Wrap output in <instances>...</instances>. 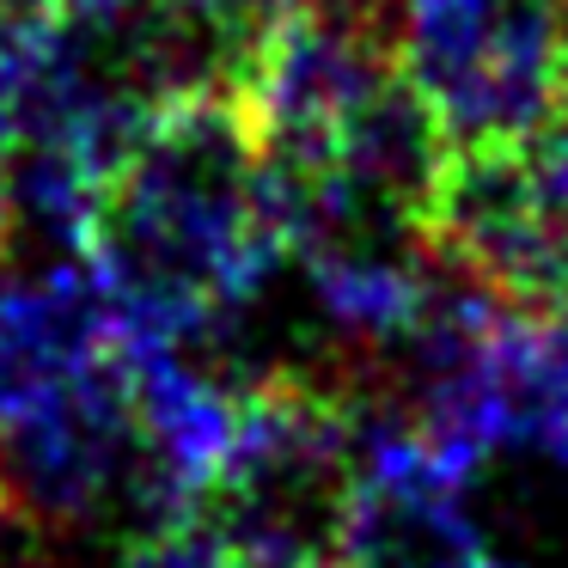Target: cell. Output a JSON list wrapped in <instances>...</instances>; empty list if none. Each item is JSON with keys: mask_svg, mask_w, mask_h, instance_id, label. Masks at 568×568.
Masks as SVG:
<instances>
[{"mask_svg": "<svg viewBox=\"0 0 568 568\" xmlns=\"http://www.w3.org/2000/svg\"><path fill=\"white\" fill-rule=\"evenodd\" d=\"M13 226H19V148L7 116H0V251L13 245Z\"/></svg>", "mask_w": 568, "mask_h": 568, "instance_id": "cell-8", "label": "cell"}, {"mask_svg": "<svg viewBox=\"0 0 568 568\" xmlns=\"http://www.w3.org/2000/svg\"><path fill=\"white\" fill-rule=\"evenodd\" d=\"M135 343H202L226 331L287 263L275 184L233 92L165 99L104 178L80 233Z\"/></svg>", "mask_w": 568, "mask_h": 568, "instance_id": "cell-1", "label": "cell"}, {"mask_svg": "<svg viewBox=\"0 0 568 568\" xmlns=\"http://www.w3.org/2000/svg\"><path fill=\"white\" fill-rule=\"evenodd\" d=\"M355 458V385L270 367L245 385L239 440L196 507L245 568H336Z\"/></svg>", "mask_w": 568, "mask_h": 568, "instance_id": "cell-2", "label": "cell"}, {"mask_svg": "<svg viewBox=\"0 0 568 568\" xmlns=\"http://www.w3.org/2000/svg\"><path fill=\"white\" fill-rule=\"evenodd\" d=\"M385 50L453 153L526 148L562 111L568 0H392Z\"/></svg>", "mask_w": 568, "mask_h": 568, "instance_id": "cell-3", "label": "cell"}, {"mask_svg": "<svg viewBox=\"0 0 568 568\" xmlns=\"http://www.w3.org/2000/svg\"><path fill=\"white\" fill-rule=\"evenodd\" d=\"M38 7H55V13H68V19H104V13H116L123 0H38Z\"/></svg>", "mask_w": 568, "mask_h": 568, "instance_id": "cell-9", "label": "cell"}, {"mask_svg": "<svg viewBox=\"0 0 568 568\" xmlns=\"http://www.w3.org/2000/svg\"><path fill=\"white\" fill-rule=\"evenodd\" d=\"M116 568H245V562L233 556V544L221 538V526L202 507H178V514H160L148 526L123 531Z\"/></svg>", "mask_w": 568, "mask_h": 568, "instance_id": "cell-7", "label": "cell"}, {"mask_svg": "<svg viewBox=\"0 0 568 568\" xmlns=\"http://www.w3.org/2000/svg\"><path fill=\"white\" fill-rule=\"evenodd\" d=\"M123 348V312L80 257L38 275H0V422L38 409Z\"/></svg>", "mask_w": 568, "mask_h": 568, "instance_id": "cell-6", "label": "cell"}, {"mask_svg": "<svg viewBox=\"0 0 568 568\" xmlns=\"http://www.w3.org/2000/svg\"><path fill=\"white\" fill-rule=\"evenodd\" d=\"M355 495H348L336 568H483V538L453 470L385 397L355 392Z\"/></svg>", "mask_w": 568, "mask_h": 568, "instance_id": "cell-5", "label": "cell"}, {"mask_svg": "<svg viewBox=\"0 0 568 568\" xmlns=\"http://www.w3.org/2000/svg\"><path fill=\"white\" fill-rule=\"evenodd\" d=\"M0 514L38 538L148 526L178 514L141 440L129 348L80 373L38 409L0 422Z\"/></svg>", "mask_w": 568, "mask_h": 568, "instance_id": "cell-4", "label": "cell"}]
</instances>
